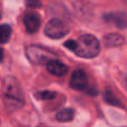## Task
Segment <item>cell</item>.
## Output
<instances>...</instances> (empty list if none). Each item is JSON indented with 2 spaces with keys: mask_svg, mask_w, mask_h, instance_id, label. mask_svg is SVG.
Instances as JSON below:
<instances>
[{
  "mask_svg": "<svg viewBox=\"0 0 127 127\" xmlns=\"http://www.w3.org/2000/svg\"><path fill=\"white\" fill-rule=\"evenodd\" d=\"M2 59H3V49L0 47V63L2 62Z\"/></svg>",
  "mask_w": 127,
  "mask_h": 127,
  "instance_id": "16",
  "label": "cell"
},
{
  "mask_svg": "<svg viewBox=\"0 0 127 127\" xmlns=\"http://www.w3.org/2000/svg\"><path fill=\"white\" fill-rule=\"evenodd\" d=\"M74 116H75V113L71 108H65V109H62L60 112L57 113L56 119L58 122H62V123H67V122L72 121Z\"/></svg>",
  "mask_w": 127,
  "mask_h": 127,
  "instance_id": "10",
  "label": "cell"
},
{
  "mask_svg": "<svg viewBox=\"0 0 127 127\" xmlns=\"http://www.w3.org/2000/svg\"><path fill=\"white\" fill-rule=\"evenodd\" d=\"M104 42L107 47H117L124 44V38L118 33H109V35L105 36Z\"/></svg>",
  "mask_w": 127,
  "mask_h": 127,
  "instance_id": "9",
  "label": "cell"
},
{
  "mask_svg": "<svg viewBox=\"0 0 127 127\" xmlns=\"http://www.w3.org/2000/svg\"><path fill=\"white\" fill-rule=\"evenodd\" d=\"M24 25L29 33H33L40 27V17L36 12H27L24 17Z\"/></svg>",
  "mask_w": 127,
  "mask_h": 127,
  "instance_id": "7",
  "label": "cell"
},
{
  "mask_svg": "<svg viewBox=\"0 0 127 127\" xmlns=\"http://www.w3.org/2000/svg\"><path fill=\"white\" fill-rule=\"evenodd\" d=\"M44 31L45 35L51 39H62L69 32V28L63 20L53 18L46 24Z\"/></svg>",
  "mask_w": 127,
  "mask_h": 127,
  "instance_id": "3",
  "label": "cell"
},
{
  "mask_svg": "<svg viewBox=\"0 0 127 127\" xmlns=\"http://www.w3.org/2000/svg\"><path fill=\"white\" fill-rule=\"evenodd\" d=\"M104 19L106 22L112 24L116 28L124 29L127 28V13L122 12V11H116V12H108L104 16Z\"/></svg>",
  "mask_w": 127,
  "mask_h": 127,
  "instance_id": "6",
  "label": "cell"
},
{
  "mask_svg": "<svg viewBox=\"0 0 127 127\" xmlns=\"http://www.w3.org/2000/svg\"><path fill=\"white\" fill-rule=\"evenodd\" d=\"M100 51V45L95 36L93 35H83L77 40V45L74 53L81 58H90L96 57Z\"/></svg>",
  "mask_w": 127,
  "mask_h": 127,
  "instance_id": "2",
  "label": "cell"
},
{
  "mask_svg": "<svg viewBox=\"0 0 127 127\" xmlns=\"http://www.w3.org/2000/svg\"><path fill=\"white\" fill-rule=\"evenodd\" d=\"M124 1H125V2H126V3H127V0H124Z\"/></svg>",
  "mask_w": 127,
  "mask_h": 127,
  "instance_id": "17",
  "label": "cell"
},
{
  "mask_svg": "<svg viewBox=\"0 0 127 127\" xmlns=\"http://www.w3.org/2000/svg\"><path fill=\"white\" fill-rule=\"evenodd\" d=\"M26 55L31 63L41 65L44 63H48L51 59L53 53L40 46H29L26 50Z\"/></svg>",
  "mask_w": 127,
  "mask_h": 127,
  "instance_id": "4",
  "label": "cell"
},
{
  "mask_svg": "<svg viewBox=\"0 0 127 127\" xmlns=\"http://www.w3.org/2000/svg\"><path fill=\"white\" fill-rule=\"evenodd\" d=\"M47 70L50 72L51 75L57 77H63L68 72V68L65 64H63L59 60L50 59L47 63Z\"/></svg>",
  "mask_w": 127,
  "mask_h": 127,
  "instance_id": "8",
  "label": "cell"
},
{
  "mask_svg": "<svg viewBox=\"0 0 127 127\" xmlns=\"http://www.w3.org/2000/svg\"><path fill=\"white\" fill-rule=\"evenodd\" d=\"M37 97L40 99H45V100H49V99H54L56 97V93L54 92H48V90H46V92H40L37 94Z\"/></svg>",
  "mask_w": 127,
  "mask_h": 127,
  "instance_id": "13",
  "label": "cell"
},
{
  "mask_svg": "<svg viewBox=\"0 0 127 127\" xmlns=\"http://www.w3.org/2000/svg\"><path fill=\"white\" fill-rule=\"evenodd\" d=\"M76 45H77L76 40H71V39L65 42V47H67V48L69 49V50H71V51L75 50V48H76Z\"/></svg>",
  "mask_w": 127,
  "mask_h": 127,
  "instance_id": "15",
  "label": "cell"
},
{
  "mask_svg": "<svg viewBox=\"0 0 127 127\" xmlns=\"http://www.w3.org/2000/svg\"><path fill=\"white\" fill-rule=\"evenodd\" d=\"M104 99H105L108 104H110V105H113V106H122V107H123L122 101L119 100L112 92H109V90H106V92L104 93Z\"/></svg>",
  "mask_w": 127,
  "mask_h": 127,
  "instance_id": "12",
  "label": "cell"
},
{
  "mask_svg": "<svg viewBox=\"0 0 127 127\" xmlns=\"http://www.w3.org/2000/svg\"><path fill=\"white\" fill-rule=\"evenodd\" d=\"M26 6L29 8H39L41 6L40 0H26Z\"/></svg>",
  "mask_w": 127,
  "mask_h": 127,
  "instance_id": "14",
  "label": "cell"
},
{
  "mask_svg": "<svg viewBox=\"0 0 127 127\" xmlns=\"http://www.w3.org/2000/svg\"><path fill=\"white\" fill-rule=\"evenodd\" d=\"M69 86L76 90H86L88 92V78L84 70H75L70 77Z\"/></svg>",
  "mask_w": 127,
  "mask_h": 127,
  "instance_id": "5",
  "label": "cell"
},
{
  "mask_svg": "<svg viewBox=\"0 0 127 127\" xmlns=\"http://www.w3.org/2000/svg\"><path fill=\"white\" fill-rule=\"evenodd\" d=\"M11 37V27L9 25H0V44L3 45L10 40Z\"/></svg>",
  "mask_w": 127,
  "mask_h": 127,
  "instance_id": "11",
  "label": "cell"
},
{
  "mask_svg": "<svg viewBox=\"0 0 127 127\" xmlns=\"http://www.w3.org/2000/svg\"><path fill=\"white\" fill-rule=\"evenodd\" d=\"M4 104L10 109H16L24 105V95L18 83L13 78H6L3 83Z\"/></svg>",
  "mask_w": 127,
  "mask_h": 127,
  "instance_id": "1",
  "label": "cell"
}]
</instances>
